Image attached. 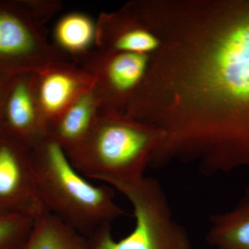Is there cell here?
Instances as JSON below:
<instances>
[{
  "mask_svg": "<svg viewBox=\"0 0 249 249\" xmlns=\"http://www.w3.org/2000/svg\"><path fill=\"white\" fill-rule=\"evenodd\" d=\"M152 55L96 48L71 62L92 77L100 109L126 114L146 75Z\"/></svg>",
  "mask_w": 249,
  "mask_h": 249,
  "instance_id": "obj_5",
  "label": "cell"
},
{
  "mask_svg": "<svg viewBox=\"0 0 249 249\" xmlns=\"http://www.w3.org/2000/svg\"><path fill=\"white\" fill-rule=\"evenodd\" d=\"M53 37L54 45L73 61L96 49V21L83 13H69L55 24Z\"/></svg>",
  "mask_w": 249,
  "mask_h": 249,
  "instance_id": "obj_13",
  "label": "cell"
},
{
  "mask_svg": "<svg viewBox=\"0 0 249 249\" xmlns=\"http://www.w3.org/2000/svg\"><path fill=\"white\" fill-rule=\"evenodd\" d=\"M96 48L109 52L154 54L160 47L157 36L142 22L132 1L96 19Z\"/></svg>",
  "mask_w": 249,
  "mask_h": 249,
  "instance_id": "obj_9",
  "label": "cell"
},
{
  "mask_svg": "<svg viewBox=\"0 0 249 249\" xmlns=\"http://www.w3.org/2000/svg\"><path fill=\"white\" fill-rule=\"evenodd\" d=\"M4 120L10 136L30 147L47 135L34 88V72L22 73L7 89L4 105Z\"/></svg>",
  "mask_w": 249,
  "mask_h": 249,
  "instance_id": "obj_10",
  "label": "cell"
},
{
  "mask_svg": "<svg viewBox=\"0 0 249 249\" xmlns=\"http://www.w3.org/2000/svg\"><path fill=\"white\" fill-rule=\"evenodd\" d=\"M157 96L175 145L203 173L249 171V0H199L184 15Z\"/></svg>",
  "mask_w": 249,
  "mask_h": 249,
  "instance_id": "obj_1",
  "label": "cell"
},
{
  "mask_svg": "<svg viewBox=\"0 0 249 249\" xmlns=\"http://www.w3.org/2000/svg\"><path fill=\"white\" fill-rule=\"evenodd\" d=\"M0 210L37 220L49 213L36 181L31 147L0 138Z\"/></svg>",
  "mask_w": 249,
  "mask_h": 249,
  "instance_id": "obj_6",
  "label": "cell"
},
{
  "mask_svg": "<svg viewBox=\"0 0 249 249\" xmlns=\"http://www.w3.org/2000/svg\"><path fill=\"white\" fill-rule=\"evenodd\" d=\"M1 71H0V73H1Z\"/></svg>",
  "mask_w": 249,
  "mask_h": 249,
  "instance_id": "obj_18",
  "label": "cell"
},
{
  "mask_svg": "<svg viewBox=\"0 0 249 249\" xmlns=\"http://www.w3.org/2000/svg\"><path fill=\"white\" fill-rule=\"evenodd\" d=\"M206 240L216 249H249V196L211 217Z\"/></svg>",
  "mask_w": 249,
  "mask_h": 249,
  "instance_id": "obj_12",
  "label": "cell"
},
{
  "mask_svg": "<svg viewBox=\"0 0 249 249\" xmlns=\"http://www.w3.org/2000/svg\"><path fill=\"white\" fill-rule=\"evenodd\" d=\"M93 85L92 77L71 60L53 62L34 72L36 103L47 131Z\"/></svg>",
  "mask_w": 249,
  "mask_h": 249,
  "instance_id": "obj_8",
  "label": "cell"
},
{
  "mask_svg": "<svg viewBox=\"0 0 249 249\" xmlns=\"http://www.w3.org/2000/svg\"><path fill=\"white\" fill-rule=\"evenodd\" d=\"M0 75H1V73H0ZM1 83H0V93H1Z\"/></svg>",
  "mask_w": 249,
  "mask_h": 249,
  "instance_id": "obj_17",
  "label": "cell"
},
{
  "mask_svg": "<svg viewBox=\"0 0 249 249\" xmlns=\"http://www.w3.org/2000/svg\"><path fill=\"white\" fill-rule=\"evenodd\" d=\"M24 5L34 20L45 26L46 23L62 9V3L59 0H34L27 1Z\"/></svg>",
  "mask_w": 249,
  "mask_h": 249,
  "instance_id": "obj_16",
  "label": "cell"
},
{
  "mask_svg": "<svg viewBox=\"0 0 249 249\" xmlns=\"http://www.w3.org/2000/svg\"><path fill=\"white\" fill-rule=\"evenodd\" d=\"M35 220L0 210V249H22Z\"/></svg>",
  "mask_w": 249,
  "mask_h": 249,
  "instance_id": "obj_15",
  "label": "cell"
},
{
  "mask_svg": "<svg viewBox=\"0 0 249 249\" xmlns=\"http://www.w3.org/2000/svg\"><path fill=\"white\" fill-rule=\"evenodd\" d=\"M163 139V131L157 126L125 114L100 109L88 137L66 153L85 178L112 187L145 178L152 156Z\"/></svg>",
  "mask_w": 249,
  "mask_h": 249,
  "instance_id": "obj_2",
  "label": "cell"
},
{
  "mask_svg": "<svg viewBox=\"0 0 249 249\" xmlns=\"http://www.w3.org/2000/svg\"><path fill=\"white\" fill-rule=\"evenodd\" d=\"M31 150L41 197L49 212L69 227L87 238L124 215L112 187L90 183L48 135Z\"/></svg>",
  "mask_w": 249,
  "mask_h": 249,
  "instance_id": "obj_3",
  "label": "cell"
},
{
  "mask_svg": "<svg viewBox=\"0 0 249 249\" xmlns=\"http://www.w3.org/2000/svg\"><path fill=\"white\" fill-rule=\"evenodd\" d=\"M116 188L134 210L133 230L121 240L114 239L111 225L87 237V249H192L186 229L174 217L164 190L155 178L117 183Z\"/></svg>",
  "mask_w": 249,
  "mask_h": 249,
  "instance_id": "obj_4",
  "label": "cell"
},
{
  "mask_svg": "<svg viewBox=\"0 0 249 249\" xmlns=\"http://www.w3.org/2000/svg\"><path fill=\"white\" fill-rule=\"evenodd\" d=\"M100 106L92 89L67 108L49 126L47 135L65 152L76 148L88 137L97 120Z\"/></svg>",
  "mask_w": 249,
  "mask_h": 249,
  "instance_id": "obj_11",
  "label": "cell"
},
{
  "mask_svg": "<svg viewBox=\"0 0 249 249\" xmlns=\"http://www.w3.org/2000/svg\"><path fill=\"white\" fill-rule=\"evenodd\" d=\"M22 249H87V238L49 213L35 221Z\"/></svg>",
  "mask_w": 249,
  "mask_h": 249,
  "instance_id": "obj_14",
  "label": "cell"
},
{
  "mask_svg": "<svg viewBox=\"0 0 249 249\" xmlns=\"http://www.w3.org/2000/svg\"><path fill=\"white\" fill-rule=\"evenodd\" d=\"M69 60L49 42L45 26L34 20L25 8L22 14L0 9V61L14 63L25 73Z\"/></svg>",
  "mask_w": 249,
  "mask_h": 249,
  "instance_id": "obj_7",
  "label": "cell"
}]
</instances>
